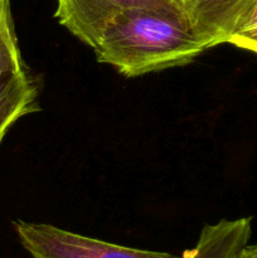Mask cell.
I'll return each instance as SVG.
<instances>
[{
  "label": "cell",
  "instance_id": "6da1fadb",
  "mask_svg": "<svg viewBox=\"0 0 257 258\" xmlns=\"http://www.w3.org/2000/svg\"><path fill=\"white\" fill-rule=\"evenodd\" d=\"M207 49L179 5L125 10L108 23L93 48L98 62L125 77L185 66Z\"/></svg>",
  "mask_w": 257,
  "mask_h": 258
},
{
  "label": "cell",
  "instance_id": "7a4b0ae2",
  "mask_svg": "<svg viewBox=\"0 0 257 258\" xmlns=\"http://www.w3.org/2000/svg\"><path fill=\"white\" fill-rule=\"evenodd\" d=\"M20 244L32 258H185L184 254L146 251L110 243L52 224L15 221Z\"/></svg>",
  "mask_w": 257,
  "mask_h": 258
},
{
  "label": "cell",
  "instance_id": "3957f363",
  "mask_svg": "<svg viewBox=\"0 0 257 258\" xmlns=\"http://www.w3.org/2000/svg\"><path fill=\"white\" fill-rule=\"evenodd\" d=\"M175 0H57L54 17L90 48H95L108 23L133 8L173 7Z\"/></svg>",
  "mask_w": 257,
  "mask_h": 258
},
{
  "label": "cell",
  "instance_id": "277c9868",
  "mask_svg": "<svg viewBox=\"0 0 257 258\" xmlns=\"http://www.w3.org/2000/svg\"><path fill=\"white\" fill-rule=\"evenodd\" d=\"M256 0H186L184 10L209 48L228 43L234 27Z\"/></svg>",
  "mask_w": 257,
  "mask_h": 258
},
{
  "label": "cell",
  "instance_id": "5b68a950",
  "mask_svg": "<svg viewBox=\"0 0 257 258\" xmlns=\"http://www.w3.org/2000/svg\"><path fill=\"white\" fill-rule=\"evenodd\" d=\"M251 218L222 219L206 224L196 247L184 251L185 258H238L251 238Z\"/></svg>",
  "mask_w": 257,
  "mask_h": 258
},
{
  "label": "cell",
  "instance_id": "8992f818",
  "mask_svg": "<svg viewBox=\"0 0 257 258\" xmlns=\"http://www.w3.org/2000/svg\"><path fill=\"white\" fill-rule=\"evenodd\" d=\"M38 110V86L27 68L0 76V143L13 123Z\"/></svg>",
  "mask_w": 257,
  "mask_h": 258
},
{
  "label": "cell",
  "instance_id": "52a82bcc",
  "mask_svg": "<svg viewBox=\"0 0 257 258\" xmlns=\"http://www.w3.org/2000/svg\"><path fill=\"white\" fill-rule=\"evenodd\" d=\"M25 68L15 34L10 0H0V76Z\"/></svg>",
  "mask_w": 257,
  "mask_h": 258
},
{
  "label": "cell",
  "instance_id": "ba28073f",
  "mask_svg": "<svg viewBox=\"0 0 257 258\" xmlns=\"http://www.w3.org/2000/svg\"><path fill=\"white\" fill-rule=\"evenodd\" d=\"M228 43L257 54V0L237 23Z\"/></svg>",
  "mask_w": 257,
  "mask_h": 258
},
{
  "label": "cell",
  "instance_id": "9c48e42d",
  "mask_svg": "<svg viewBox=\"0 0 257 258\" xmlns=\"http://www.w3.org/2000/svg\"><path fill=\"white\" fill-rule=\"evenodd\" d=\"M246 251L248 253L249 258H257V244H254V246H247Z\"/></svg>",
  "mask_w": 257,
  "mask_h": 258
},
{
  "label": "cell",
  "instance_id": "30bf717a",
  "mask_svg": "<svg viewBox=\"0 0 257 258\" xmlns=\"http://www.w3.org/2000/svg\"><path fill=\"white\" fill-rule=\"evenodd\" d=\"M238 258H249L248 253H247V251H246V248L243 249V252H242V253H241V256H239Z\"/></svg>",
  "mask_w": 257,
  "mask_h": 258
},
{
  "label": "cell",
  "instance_id": "8fae6325",
  "mask_svg": "<svg viewBox=\"0 0 257 258\" xmlns=\"http://www.w3.org/2000/svg\"><path fill=\"white\" fill-rule=\"evenodd\" d=\"M175 2H176V3H179V4H180V5H181V7H183V8H184V3H185V2H186V0H175Z\"/></svg>",
  "mask_w": 257,
  "mask_h": 258
}]
</instances>
